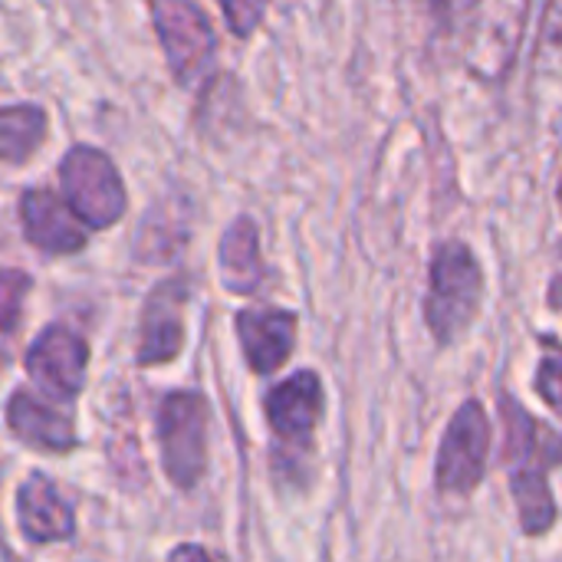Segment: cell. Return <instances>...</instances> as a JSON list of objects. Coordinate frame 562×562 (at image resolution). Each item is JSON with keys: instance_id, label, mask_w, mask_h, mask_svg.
<instances>
[{"instance_id": "ba28073f", "label": "cell", "mask_w": 562, "mask_h": 562, "mask_svg": "<svg viewBox=\"0 0 562 562\" xmlns=\"http://www.w3.org/2000/svg\"><path fill=\"white\" fill-rule=\"evenodd\" d=\"M23 366H26L30 379L40 382L49 395H56L63 402H72L86 385L89 346L69 326L53 323L33 339V346L26 349Z\"/></svg>"}, {"instance_id": "5b68a950", "label": "cell", "mask_w": 562, "mask_h": 562, "mask_svg": "<svg viewBox=\"0 0 562 562\" xmlns=\"http://www.w3.org/2000/svg\"><path fill=\"white\" fill-rule=\"evenodd\" d=\"M207 428L211 408L198 392H171L158 408L161 464L178 491L198 487L207 471Z\"/></svg>"}, {"instance_id": "5bb4252c", "label": "cell", "mask_w": 562, "mask_h": 562, "mask_svg": "<svg viewBox=\"0 0 562 562\" xmlns=\"http://www.w3.org/2000/svg\"><path fill=\"white\" fill-rule=\"evenodd\" d=\"M217 267H221L224 290L240 293V296H250L260 290V283L267 280V267L260 257V231L254 217L240 214L231 221V227L224 231L217 244Z\"/></svg>"}, {"instance_id": "30bf717a", "label": "cell", "mask_w": 562, "mask_h": 562, "mask_svg": "<svg viewBox=\"0 0 562 562\" xmlns=\"http://www.w3.org/2000/svg\"><path fill=\"white\" fill-rule=\"evenodd\" d=\"M20 224L26 244L49 257L79 254L89 240L86 227L72 217L66 201L49 188H26L20 194Z\"/></svg>"}, {"instance_id": "4fadbf2b", "label": "cell", "mask_w": 562, "mask_h": 562, "mask_svg": "<svg viewBox=\"0 0 562 562\" xmlns=\"http://www.w3.org/2000/svg\"><path fill=\"white\" fill-rule=\"evenodd\" d=\"M16 527L20 533L36 543H63L76 533L72 507L63 501L56 484L46 474H30L16 491Z\"/></svg>"}, {"instance_id": "ffe728a7", "label": "cell", "mask_w": 562, "mask_h": 562, "mask_svg": "<svg viewBox=\"0 0 562 562\" xmlns=\"http://www.w3.org/2000/svg\"><path fill=\"white\" fill-rule=\"evenodd\" d=\"M168 562H214V557L204 547H198V543H184V547L171 550Z\"/></svg>"}, {"instance_id": "ac0fdd59", "label": "cell", "mask_w": 562, "mask_h": 562, "mask_svg": "<svg viewBox=\"0 0 562 562\" xmlns=\"http://www.w3.org/2000/svg\"><path fill=\"white\" fill-rule=\"evenodd\" d=\"M425 10H428V16L435 20V23H441V26H454L461 16H468L471 10H477V3L481 0H418Z\"/></svg>"}, {"instance_id": "9a60e30c", "label": "cell", "mask_w": 562, "mask_h": 562, "mask_svg": "<svg viewBox=\"0 0 562 562\" xmlns=\"http://www.w3.org/2000/svg\"><path fill=\"white\" fill-rule=\"evenodd\" d=\"M49 135V115L36 102L0 109V165H26Z\"/></svg>"}, {"instance_id": "d6986e66", "label": "cell", "mask_w": 562, "mask_h": 562, "mask_svg": "<svg viewBox=\"0 0 562 562\" xmlns=\"http://www.w3.org/2000/svg\"><path fill=\"white\" fill-rule=\"evenodd\" d=\"M537 379H540L537 389H540L543 402H547L553 412H560V356H557V352H550V356L543 359Z\"/></svg>"}, {"instance_id": "7a4b0ae2", "label": "cell", "mask_w": 562, "mask_h": 562, "mask_svg": "<svg viewBox=\"0 0 562 562\" xmlns=\"http://www.w3.org/2000/svg\"><path fill=\"white\" fill-rule=\"evenodd\" d=\"M484 300V270L464 240H445L428 270L425 323L441 346L458 342L477 319Z\"/></svg>"}, {"instance_id": "9c48e42d", "label": "cell", "mask_w": 562, "mask_h": 562, "mask_svg": "<svg viewBox=\"0 0 562 562\" xmlns=\"http://www.w3.org/2000/svg\"><path fill=\"white\" fill-rule=\"evenodd\" d=\"M184 306H188V280L175 277L158 283L142 310L138 333V366H165L178 359L184 346Z\"/></svg>"}, {"instance_id": "6da1fadb", "label": "cell", "mask_w": 562, "mask_h": 562, "mask_svg": "<svg viewBox=\"0 0 562 562\" xmlns=\"http://www.w3.org/2000/svg\"><path fill=\"white\" fill-rule=\"evenodd\" d=\"M504 418V461L510 471V494L520 514V527L530 537H543L557 524V497L550 471L560 468V435L533 418L514 395L501 392Z\"/></svg>"}, {"instance_id": "2e32d148", "label": "cell", "mask_w": 562, "mask_h": 562, "mask_svg": "<svg viewBox=\"0 0 562 562\" xmlns=\"http://www.w3.org/2000/svg\"><path fill=\"white\" fill-rule=\"evenodd\" d=\"M30 286H33L30 273L13 270V267H0V333L16 329Z\"/></svg>"}, {"instance_id": "8fae6325", "label": "cell", "mask_w": 562, "mask_h": 562, "mask_svg": "<svg viewBox=\"0 0 562 562\" xmlns=\"http://www.w3.org/2000/svg\"><path fill=\"white\" fill-rule=\"evenodd\" d=\"M237 339L257 375H273L296 349V316L280 306H250L237 313Z\"/></svg>"}, {"instance_id": "277c9868", "label": "cell", "mask_w": 562, "mask_h": 562, "mask_svg": "<svg viewBox=\"0 0 562 562\" xmlns=\"http://www.w3.org/2000/svg\"><path fill=\"white\" fill-rule=\"evenodd\" d=\"M63 201L86 231H105L128 211V191L115 161L95 145H72L59 161Z\"/></svg>"}, {"instance_id": "52a82bcc", "label": "cell", "mask_w": 562, "mask_h": 562, "mask_svg": "<svg viewBox=\"0 0 562 562\" xmlns=\"http://www.w3.org/2000/svg\"><path fill=\"white\" fill-rule=\"evenodd\" d=\"M263 412L280 445H286L290 451H310L326 412V392L319 375L306 369L273 385L263 398Z\"/></svg>"}, {"instance_id": "3957f363", "label": "cell", "mask_w": 562, "mask_h": 562, "mask_svg": "<svg viewBox=\"0 0 562 562\" xmlns=\"http://www.w3.org/2000/svg\"><path fill=\"white\" fill-rule=\"evenodd\" d=\"M151 26L168 72L184 92H201L217 76V30L194 0H148Z\"/></svg>"}, {"instance_id": "7c38bea8", "label": "cell", "mask_w": 562, "mask_h": 562, "mask_svg": "<svg viewBox=\"0 0 562 562\" xmlns=\"http://www.w3.org/2000/svg\"><path fill=\"white\" fill-rule=\"evenodd\" d=\"M7 425L16 441L46 454H69L76 448L72 412L46 402L30 389H16L7 402Z\"/></svg>"}, {"instance_id": "e0dca14e", "label": "cell", "mask_w": 562, "mask_h": 562, "mask_svg": "<svg viewBox=\"0 0 562 562\" xmlns=\"http://www.w3.org/2000/svg\"><path fill=\"white\" fill-rule=\"evenodd\" d=\"M214 3L221 7L224 23L237 40H250L267 16V0H214Z\"/></svg>"}, {"instance_id": "8992f818", "label": "cell", "mask_w": 562, "mask_h": 562, "mask_svg": "<svg viewBox=\"0 0 562 562\" xmlns=\"http://www.w3.org/2000/svg\"><path fill=\"white\" fill-rule=\"evenodd\" d=\"M487 448H491L487 412L477 398H468L448 422V431L438 448V468H435L438 491L445 497L474 494L487 471Z\"/></svg>"}]
</instances>
